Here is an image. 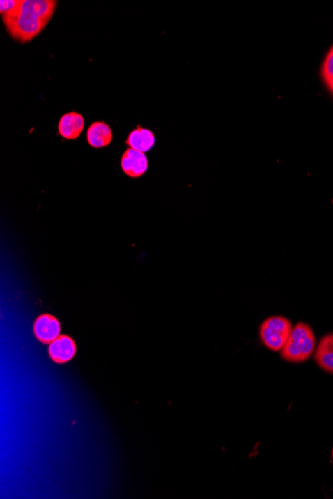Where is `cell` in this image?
I'll return each instance as SVG.
<instances>
[{"label":"cell","instance_id":"6da1fadb","mask_svg":"<svg viewBox=\"0 0 333 499\" xmlns=\"http://www.w3.org/2000/svg\"><path fill=\"white\" fill-rule=\"evenodd\" d=\"M55 0H20L15 10L1 15L9 36L20 43L38 36L56 10Z\"/></svg>","mask_w":333,"mask_h":499},{"label":"cell","instance_id":"7a4b0ae2","mask_svg":"<svg viewBox=\"0 0 333 499\" xmlns=\"http://www.w3.org/2000/svg\"><path fill=\"white\" fill-rule=\"evenodd\" d=\"M316 349V334L311 327L304 322H298L291 330L281 355L290 363H304L311 358Z\"/></svg>","mask_w":333,"mask_h":499},{"label":"cell","instance_id":"3957f363","mask_svg":"<svg viewBox=\"0 0 333 499\" xmlns=\"http://www.w3.org/2000/svg\"><path fill=\"white\" fill-rule=\"evenodd\" d=\"M293 328V324L288 318L284 316L268 318L260 327L261 342L270 351H281L290 337Z\"/></svg>","mask_w":333,"mask_h":499},{"label":"cell","instance_id":"277c9868","mask_svg":"<svg viewBox=\"0 0 333 499\" xmlns=\"http://www.w3.org/2000/svg\"><path fill=\"white\" fill-rule=\"evenodd\" d=\"M61 326L57 318L50 314L40 315L33 325L36 337L43 344H50L60 336Z\"/></svg>","mask_w":333,"mask_h":499},{"label":"cell","instance_id":"5b68a950","mask_svg":"<svg viewBox=\"0 0 333 499\" xmlns=\"http://www.w3.org/2000/svg\"><path fill=\"white\" fill-rule=\"evenodd\" d=\"M147 157L144 153L138 152L133 148L125 151L121 158V168L124 174L131 178H140L148 169Z\"/></svg>","mask_w":333,"mask_h":499},{"label":"cell","instance_id":"8992f818","mask_svg":"<svg viewBox=\"0 0 333 499\" xmlns=\"http://www.w3.org/2000/svg\"><path fill=\"white\" fill-rule=\"evenodd\" d=\"M50 358L57 364H65L75 357L76 344L72 338L62 335L50 343L48 348Z\"/></svg>","mask_w":333,"mask_h":499},{"label":"cell","instance_id":"52a82bcc","mask_svg":"<svg viewBox=\"0 0 333 499\" xmlns=\"http://www.w3.org/2000/svg\"><path fill=\"white\" fill-rule=\"evenodd\" d=\"M84 117L79 113L69 112L60 118L59 133L66 140H76L84 130Z\"/></svg>","mask_w":333,"mask_h":499},{"label":"cell","instance_id":"ba28073f","mask_svg":"<svg viewBox=\"0 0 333 499\" xmlns=\"http://www.w3.org/2000/svg\"><path fill=\"white\" fill-rule=\"evenodd\" d=\"M113 133L110 126L104 122H94L87 130V141L92 148H102L112 143Z\"/></svg>","mask_w":333,"mask_h":499},{"label":"cell","instance_id":"9c48e42d","mask_svg":"<svg viewBox=\"0 0 333 499\" xmlns=\"http://www.w3.org/2000/svg\"><path fill=\"white\" fill-rule=\"evenodd\" d=\"M314 360L323 371L333 374V333L323 336L319 341Z\"/></svg>","mask_w":333,"mask_h":499},{"label":"cell","instance_id":"30bf717a","mask_svg":"<svg viewBox=\"0 0 333 499\" xmlns=\"http://www.w3.org/2000/svg\"><path fill=\"white\" fill-rule=\"evenodd\" d=\"M155 141H156V139H155L154 134H153L151 130L137 127L129 134L126 144L133 150L145 154V153L149 152L154 147Z\"/></svg>","mask_w":333,"mask_h":499},{"label":"cell","instance_id":"8fae6325","mask_svg":"<svg viewBox=\"0 0 333 499\" xmlns=\"http://www.w3.org/2000/svg\"><path fill=\"white\" fill-rule=\"evenodd\" d=\"M321 77L325 83L333 79V46L328 51L321 65Z\"/></svg>","mask_w":333,"mask_h":499},{"label":"cell","instance_id":"7c38bea8","mask_svg":"<svg viewBox=\"0 0 333 499\" xmlns=\"http://www.w3.org/2000/svg\"><path fill=\"white\" fill-rule=\"evenodd\" d=\"M20 0H2L0 2V13L1 15H6V13H11L15 10L16 6H18Z\"/></svg>","mask_w":333,"mask_h":499},{"label":"cell","instance_id":"4fadbf2b","mask_svg":"<svg viewBox=\"0 0 333 499\" xmlns=\"http://www.w3.org/2000/svg\"><path fill=\"white\" fill-rule=\"evenodd\" d=\"M325 85L326 87H327V89L330 90V92L333 95V79L327 81V82H325Z\"/></svg>","mask_w":333,"mask_h":499},{"label":"cell","instance_id":"5bb4252c","mask_svg":"<svg viewBox=\"0 0 333 499\" xmlns=\"http://www.w3.org/2000/svg\"><path fill=\"white\" fill-rule=\"evenodd\" d=\"M332 457H333V450H332Z\"/></svg>","mask_w":333,"mask_h":499}]
</instances>
